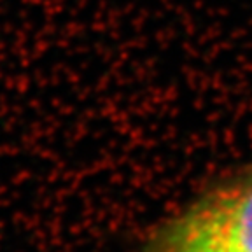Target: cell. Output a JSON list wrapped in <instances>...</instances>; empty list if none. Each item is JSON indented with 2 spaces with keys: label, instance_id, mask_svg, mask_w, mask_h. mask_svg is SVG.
Instances as JSON below:
<instances>
[{
  "label": "cell",
  "instance_id": "obj_1",
  "mask_svg": "<svg viewBox=\"0 0 252 252\" xmlns=\"http://www.w3.org/2000/svg\"><path fill=\"white\" fill-rule=\"evenodd\" d=\"M140 252H252V170L186 201L153 229Z\"/></svg>",
  "mask_w": 252,
  "mask_h": 252
}]
</instances>
